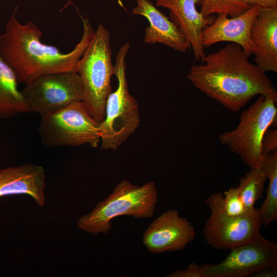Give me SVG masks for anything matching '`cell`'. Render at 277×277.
Returning a JSON list of instances; mask_svg holds the SVG:
<instances>
[{
    "mask_svg": "<svg viewBox=\"0 0 277 277\" xmlns=\"http://www.w3.org/2000/svg\"><path fill=\"white\" fill-rule=\"evenodd\" d=\"M249 57L240 46L230 43L205 55L187 77L197 90L231 111H240L257 95L277 100L271 80Z\"/></svg>",
    "mask_w": 277,
    "mask_h": 277,
    "instance_id": "cell-1",
    "label": "cell"
},
{
    "mask_svg": "<svg viewBox=\"0 0 277 277\" xmlns=\"http://www.w3.org/2000/svg\"><path fill=\"white\" fill-rule=\"evenodd\" d=\"M16 8L0 35V57L12 70L18 84H26L42 75L75 71L94 31L88 19H82L83 32L80 42L68 53L41 42L43 32L33 22L21 23Z\"/></svg>",
    "mask_w": 277,
    "mask_h": 277,
    "instance_id": "cell-2",
    "label": "cell"
},
{
    "mask_svg": "<svg viewBox=\"0 0 277 277\" xmlns=\"http://www.w3.org/2000/svg\"><path fill=\"white\" fill-rule=\"evenodd\" d=\"M157 201L154 182L137 186L124 180L90 212L81 217L77 226L80 230L94 236L99 233L108 234L111 229L112 220L118 216L128 215L136 219L152 217Z\"/></svg>",
    "mask_w": 277,
    "mask_h": 277,
    "instance_id": "cell-3",
    "label": "cell"
},
{
    "mask_svg": "<svg viewBox=\"0 0 277 277\" xmlns=\"http://www.w3.org/2000/svg\"><path fill=\"white\" fill-rule=\"evenodd\" d=\"M75 70L83 85L82 102L92 116L100 123L104 118L107 98L112 92L113 75L110 33L102 25L94 31Z\"/></svg>",
    "mask_w": 277,
    "mask_h": 277,
    "instance_id": "cell-4",
    "label": "cell"
},
{
    "mask_svg": "<svg viewBox=\"0 0 277 277\" xmlns=\"http://www.w3.org/2000/svg\"><path fill=\"white\" fill-rule=\"evenodd\" d=\"M126 43L119 49L113 65V75L117 87L108 95L105 108V116L100 123L101 148L117 150L138 128L140 123L139 106L129 93L125 61L130 48Z\"/></svg>",
    "mask_w": 277,
    "mask_h": 277,
    "instance_id": "cell-5",
    "label": "cell"
},
{
    "mask_svg": "<svg viewBox=\"0 0 277 277\" xmlns=\"http://www.w3.org/2000/svg\"><path fill=\"white\" fill-rule=\"evenodd\" d=\"M277 100L259 95L254 103L240 115L234 130L220 134L221 143L239 155L250 169L259 168L264 158L261 141L265 131L277 126Z\"/></svg>",
    "mask_w": 277,
    "mask_h": 277,
    "instance_id": "cell-6",
    "label": "cell"
},
{
    "mask_svg": "<svg viewBox=\"0 0 277 277\" xmlns=\"http://www.w3.org/2000/svg\"><path fill=\"white\" fill-rule=\"evenodd\" d=\"M42 143L47 147H76L100 142V123L82 101H76L42 117L38 125Z\"/></svg>",
    "mask_w": 277,
    "mask_h": 277,
    "instance_id": "cell-7",
    "label": "cell"
},
{
    "mask_svg": "<svg viewBox=\"0 0 277 277\" xmlns=\"http://www.w3.org/2000/svg\"><path fill=\"white\" fill-rule=\"evenodd\" d=\"M211 214L203 233L206 243L213 248L230 250L256 239L262 226L258 209H248L240 215L228 214L224 206L223 194L215 192L205 201Z\"/></svg>",
    "mask_w": 277,
    "mask_h": 277,
    "instance_id": "cell-8",
    "label": "cell"
},
{
    "mask_svg": "<svg viewBox=\"0 0 277 277\" xmlns=\"http://www.w3.org/2000/svg\"><path fill=\"white\" fill-rule=\"evenodd\" d=\"M22 92L31 112L44 117L76 101H83L80 75L69 70L44 74L27 83Z\"/></svg>",
    "mask_w": 277,
    "mask_h": 277,
    "instance_id": "cell-9",
    "label": "cell"
},
{
    "mask_svg": "<svg viewBox=\"0 0 277 277\" xmlns=\"http://www.w3.org/2000/svg\"><path fill=\"white\" fill-rule=\"evenodd\" d=\"M201 265L203 277H245L267 267L277 266V245L260 234L256 239L230 249L216 264Z\"/></svg>",
    "mask_w": 277,
    "mask_h": 277,
    "instance_id": "cell-10",
    "label": "cell"
},
{
    "mask_svg": "<svg viewBox=\"0 0 277 277\" xmlns=\"http://www.w3.org/2000/svg\"><path fill=\"white\" fill-rule=\"evenodd\" d=\"M192 224L170 209L154 219L145 230L143 244L153 253L176 251L184 249L195 237Z\"/></svg>",
    "mask_w": 277,
    "mask_h": 277,
    "instance_id": "cell-11",
    "label": "cell"
},
{
    "mask_svg": "<svg viewBox=\"0 0 277 277\" xmlns=\"http://www.w3.org/2000/svg\"><path fill=\"white\" fill-rule=\"evenodd\" d=\"M260 7L251 6L246 11L234 17L226 14H218L213 22L205 27L201 34L204 48L221 42H228L240 46L250 57L252 55L250 32Z\"/></svg>",
    "mask_w": 277,
    "mask_h": 277,
    "instance_id": "cell-12",
    "label": "cell"
},
{
    "mask_svg": "<svg viewBox=\"0 0 277 277\" xmlns=\"http://www.w3.org/2000/svg\"><path fill=\"white\" fill-rule=\"evenodd\" d=\"M201 0H156L157 7L170 10V18L191 45L195 61H202L206 54L201 41L203 29L214 16H205L196 9Z\"/></svg>",
    "mask_w": 277,
    "mask_h": 277,
    "instance_id": "cell-13",
    "label": "cell"
},
{
    "mask_svg": "<svg viewBox=\"0 0 277 277\" xmlns=\"http://www.w3.org/2000/svg\"><path fill=\"white\" fill-rule=\"evenodd\" d=\"M252 54L263 71L277 72V8H261L250 32Z\"/></svg>",
    "mask_w": 277,
    "mask_h": 277,
    "instance_id": "cell-14",
    "label": "cell"
},
{
    "mask_svg": "<svg viewBox=\"0 0 277 277\" xmlns=\"http://www.w3.org/2000/svg\"><path fill=\"white\" fill-rule=\"evenodd\" d=\"M132 9L135 15L145 17L149 25L145 29L144 41L146 44H164L174 50L183 53L191 45L175 24L161 12L149 0H135Z\"/></svg>",
    "mask_w": 277,
    "mask_h": 277,
    "instance_id": "cell-15",
    "label": "cell"
},
{
    "mask_svg": "<svg viewBox=\"0 0 277 277\" xmlns=\"http://www.w3.org/2000/svg\"><path fill=\"white\" fill-rule=\"evenodd\" d=\"M45 187V170L42 166L26 164L0 169V197L27 194L43 207Z\"/></svg>",
    "mask_w": 277,
    "mask_h": 277,
    "instance_id": "cell-16",
    "label": "cell"
},
{
    "mask_svg": "<svg viewBox=\"0 0 277 277\" xmlns=\"http://www.w3.org/2000/svg\"><path fill=\"white\" fill-rule=\"evenodd\" d=\"M12 70L0 57V118L31 112Z\"/></svg>",
    "mask_w": 277,
    "mask_h": 277,
    "instance_id": "cell-17",
    "label": "cell"
},
{
    "mask_svg": "<svg viewBox=\"0 0 277 277\" xmlns=\"http://www.w3.org/2000/svg\"><path fill=\"white\" fill-rule=\"evenodd\" d=\"M260 167L268 185L266 198L258 211L262 226L267 227L277 220V150L264 157Z\"/></svg>",
    "mask_w": 277,
    "mask_h": 277,
    "instance_id": "cell-18",
    "label": "cell"
},
{
    "mask_svg": "<svg viewBox=\"0 0 277 277\" xmlns=\"http://www.w3.org/2000/svg\"><path fill=\"white\" fill-rule=\"evenodd\" d=\"M266 179L261 167L250 169L240 179L237 187L247 209L254 208L255 202L262 196Z\"/></svg>",
    "mask_w": 277,
    "mask_h": 277,
    "instance_id": "cell-19",
    "label": "cell"
},
{
    "mask_svg": "<svg viewBox=\"0 0 277 277\" xmlns=\"http://www.w3.org/2000/svg\"><path fill=\"white\" fill-rule=\"evenodd\" d=\"M200 13L205 16L226 14L234 17L246 11L251 6L245 0H201Z\"/></svg>",
    "mask_w": 277,
    "mask_h": 277,
    "instance_id": "cell-20",
    "label": "cell"
},
{
    "mask_svg": "<svg viewBox=\"0 0 277 277\" xmlns=\"http://www.w3.org/2000/svg\"><path fill=\"white\" fill-rule=\"evenodd\" d=\"M224 206L226 212L230 215H240L248 209L245 207L238 187H230L223 193Z\"/></svg>",
    "mask_w": 277,
    "mask_h": 277,
    "instance_id": "cell-21",
    "label": "cell"
},
{
    "mask_svg": "<svg viewBox=\"0 0 277 277\" xmlns=\"http://www.w3.org/2000/svg\"><path fill=\"white\" fill-rule=\"evenodd\" d=\"M261 152L264 156L277 150V130L269 128L264 133L261 141Z\"/></svg>",
    "mask_w": 277,
    "mask_h": 277,
    "instance_id": "cell-22",
    "label": "cell"
},
{
    "mask_svg": "<svg viewBox=\"0 0 277 277\" xmlns=\"http://www.w3.org/2000/svg\"><path fill=\"white\" fill-rule=\"evenodd\" d=\"M169 277H203L201 265L195 263H192L188 267L184 270H179L173 271L168 274Z\"/></svg>",
    "mask_w": 277,
    "mask_h": 277,
    "instance_id": "cell-23",
    "label": "cell"
},
{
    "mask_svg": "<svg viewBox=\"0 0 277 277\" xmlns=\"http://www.w3.org/2000/svg\"><path fill=\"white\" fill-rule=\"evenodd\" d=\"M252 277H276L277 266H271L262 268L251 274Z\"/></svg>",
    "mask_w": 277,
    "mask_h": 277,
    "instance_id": "cell-24",
    "label": "cell"
},
{
    "mask_svg": "<svg viewBox=\"0 0 277 277\" xmlns=\"http://www.w3.org/2000/svg\"><path fill=\"white\" fill-rule=\"evenodd\" d=\"M250 6L256 5L261 8H277V0H245Z\"/></svg>",
    "mask_w": 277,
    "mask_h": 277,
    "instance_id": "cell-25",
    "label": "cell"
}]
</instances>
